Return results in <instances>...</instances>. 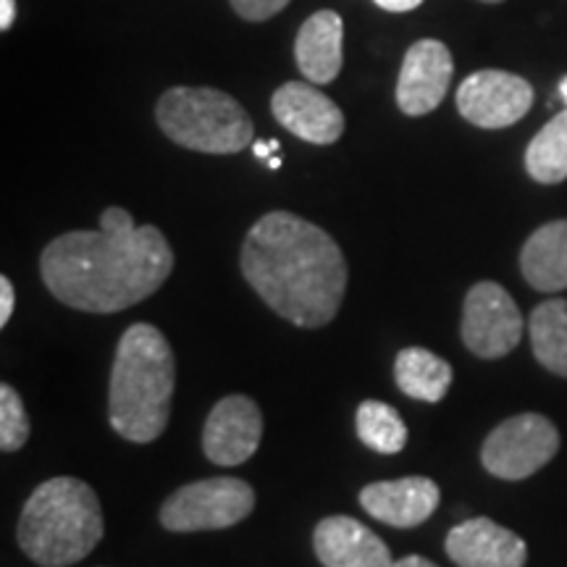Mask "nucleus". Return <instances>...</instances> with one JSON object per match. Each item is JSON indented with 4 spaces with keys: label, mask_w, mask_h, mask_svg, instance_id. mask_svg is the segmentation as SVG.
I'll list each match as a JSON object with an SVG mask.
<instances>
[{
    "label": "nucleus",
    "mask_w": 567,
    "mask_h": 567,
    "mask_svg": "<svg viewBox=\"0 0 567 567\" xmlns=\"http://www.w3.org/2000/svg\"><path fill=\"white\" fill-rule=\"evenodd\" d=\"M174 271V250L158 226H137L130 210H103L101 229L66 231L40 255V276L55 300L84 313H118L158 292Z\"/></svg>",
    "instance_id": "1"
},
{
    "label": "nucleus",
    "mask_w": 567,
    "mask_h": 567,
    "mask_svg": "<svg viewBox=\"0 0 567 567\" xmlns=\"http://www.w3.org/2000/svg\"><path fill=\"white\" fill-rule=\"evenodd\" d=\"M239 268L268 308L300 329L334 321L347 292L342 247L321 226L271 210L247 231Z\"/></svg>",
    "instance_id": "2"
},
{
    "label": "nucleus",
    "mask_w": 567,
    "mask_h": 567,
    "mask_svg": "<svg viewBox=\"0 0 567 567\" xmlns=\"http://www.w3.org/2000/svg\"><path fill=\"white\" fill-rule=\"evenodd\" d=\"M174 389L176 360L163 331L151 323L130 326L111 368V429L126 442H155L172 417Z\"/></svg>",
    "instance_id": "3"
},
{
    "label": "nucleus",
    "mask_w": 567,
    "mask_h": 567,
    "mask_svg": "<svg viewBox=\"0 0 567 567\" xmlns=\"http://www.w3.org/2000/svg\"><path fill=\"white\" fill-rule=\"evenodd\" d=\"M105 530L101 499L80 478L59 476L34 488L21 509L19 547L40 567L82 563Z\"/></svg>",
    "instance_id": "4"
},
{
    "label": "nucleus",
    "mask_w": 567,
    "mask_h": 567,
    "mask_svg": "<svg viewBox=\"0 0 567 567\" xmlns=\"http://www.w3.org/2000/svg\"><path fill=\"white\" fill-rule=\"evenodd\" d=\"M161 132L179 147L208 155L243 153L255 126L243 105L213 87H174L155 105Z\"/></svg>",
    "instance_id": "5"
},
{
    "label": "nucleus",
    "mask_w": 567,
    "mask_h": 567,
    "mask_svg": "<svg viewBox=\"0 0 567 567\" xmlns=\"http://www.w3.org/2000/svg\"><path fill=\"white\" fill-rule=\"evenodd\" d=\"M255 509V492L243 478L216 476L187 484L161 507V526L174 534L221 530L243 523Z\"/></svg>",
    "instance_id": "6"
},
{
    "label": "nucleus",
    "mask_w": 567,
    "mask_h": 567,
    "mask_svg": "<svg viewBox=\"0 0 567 567\" xmlns=\"http://www.w3.org/2000/svg\"><path fill=\"white\" fill-rule=\"evenodd\" d=\"M559 452V431L547 415L523 413L502 421L481 446V463L492 476L523 481Z\"/></svg>",
    "instance_id": "7"
},
{
    "label": "nucleus",
    "mask_w": 567,
    "mask_h": 567,
    "mask_svg": "<svg viewBox=\"0 0 567 567\" xmlns=\"http://www.w3.org/2000/svg\"><path fill=\"white\" fill-rule=\"evenodd\" d=\"M460 334L467 350L481 360L505 358L520 344L523 316L505 287L478 281L465 297Z\"/></svg>",
    "instance_id": "8"
},
{
    "label": "nucleus",
    "mask_w": 567,
    "mask_h": 567,
    "mask_svg": "<svg viewBox=\"0 0 567 567\" xmlns=\"http://www.w3.org/2000/svg\"><path fill=\"white\" fill-rule=\"evenodd\" d=\"M534 105V87L523 76L499 69L471 74L457 90V111L481 130H505L520 122Z\"/></svg>",
    "instance_id": "9"
},
{
    "label": "nucleus",
    "mask_w": 567,
    "mask_h": 567,
    "mask_svg": "<svg viewBox=\"0 0 567 567\" xmlns=\"http://www.w3.org/2000/svg\"><path fill=\"white\" fill-rule=\"evenodd\" d=\"M264 439V415L255 400L245 394L224 396L210 410L203 429V452L210 463L234 467L258 452Z\"/></svg>",
    "instance_id": "10"
},
{
    "label": "nucleus",
    "mask_w": 567,
    "mask_h": 567,
    "mask_svg": "<svg viewBox=\"0 0 567 567\" xmlns=\"http://www.w3.org/2000/svg\"><path fill=\"white\" fill-rule=\"evenodd\" d=\"M455 63L444 42L417 40L410 45L396 80V105L408 116H425L436 111L450 90Z\"/></svg>",
    "instance_id": "11"
},
{
    "label": "nucleus",
    "mask_w": 567,
    "mask_h": 567,
    "mask_svg": "<svg viewBox=\"0 0 567 567\" xmlns=\"http://www.w3.org/2000/svg\"><path fill=\"white\" fill-rule=\"evenodd\" d=\"M271 111L284 130L310 145H331L344 132V113L313 84H281L271 97Z\"/></svg>",
    "instance_id": "12"
},
{
    "label": "nucleus",
    "mask_w": 567,
    "mask_h": 567,
    "mask_svg": "<svg viewBox=\"0 0 567 567\" xmlns=\"http://www.w3.org/2000/svg\"><path fill=\"white\" fill-rule=\"evenodd\" d=\"M446 555L457 567H526L528 547L492 517H471L446 534Z\"/></svg>",
    "instance_id": "13"
},
{
    "label": "nucleus",
    "mask_w": 567,
    "mask_h": 567,
    "mask_svg": "<svg viewBox=\"0 0 567 567\" xmlns=\"http://www.w3.org/2000/svg\"><path fill=\"white\" fill-rule=\"evenodd\" d=\"M439 499H442L439 486L423 476L375 481L360 492V505L365 513L392 528L421 526L434 515Z\"/></svg>",
    "instance_id": "14"
},
{
    "label": "nucleus",
    "mask_w": 567,
    "mask_h": 567,
    "mask_svg": "<svg viewBox=\"0 0 567 567\" xmlns=\"http://www.w3.org/2000/svg\"><path fill=\"white\" fill-rule=\"evenodd\" d=\"M313 549L323 567H392V551L371 528L350 515L323 517L313 530Z\"/></svg>",
    "instance_id": "15"
},
{
    "label": "nucleus",
    "mask_w": 567,
    "mask_h": 567,
    "mask_svg": "<svg viewBox=\"0 0 567 567\" xmlns=\"http://www.w3.org/2000/svg\"><path fill=\"white\" fill-rule=\"evenodd\" d=\"M344 24L337 11H316L297 32L295 59L302 76L313 84L334 82L342 71Z\"/></svg>",
    "instance_id": "16"
},
{
    "label": "nucleus",
    "mask_w": 567,
    "mask_h": 567,
    "mask_svg": "<svg viewBox=\"0 0 567 567\" xmlns=\"http://www.w3.org/2000/svg\"><path fill=\"white\" fill-rule=\"evenodd\" d=\"M520 271L538 292L567 289V218L538 226L530 234L520 250Z\"/></svg>",
    "instance_id": "17"
},
{
    "label": "nucleus",
    "mask_w": 567,
    "mask_h": 567,
    "mask_svg": "<svg viewBox=\"0 0 567 567\" xmlns=\"http://www.w3.org/2000/svg\"><path fill=\"white\" fill-rule=\"evenodd\" d=\"M452 379V365L425 347H405L394 360V381L410 400L434 405L450 392Z\"/></svg>",
    "instance_id": "18"
},
{
    "label": "nucleus",
    "mask_w": 567,
    "mask_h": 567,
    "mask_svg": "<svg viewBox=\"0 0 567 567\" xmlns=\"http://www.w3.org/2000/svg\"><path fill=\"white\" fill-rule=\"evenodd\" d=\"M530 347L547 371L567 379V300H547L530 313Z\"/></svg>",
    "instance_id": "19"
},
{
    "label": "nucleus",
    "mask_w": 567,
    "mask_h": 567,
    "mask_svg": "<svg viewBox=\"0 0 567 567\" xmlns=\"http://www.w3.org/2000/svg\"><path fill=\"white\" fill-rule=\"evenodd\" d=\"M526 168L538 184H559L567 179V109L559 111L542 132L530 140Z\"/></svg>",
    "instance_id": "20"
},
{
    "label": "nucleus",
    "mask_w": 567,
    "mask_h": 567,
    "mask_svg": "<svg viewBox=\"0 0 567 567\" xmlns=\"http://www.w3.org/2000/svg\"><path fill=\"white\" fill-rule=\"evenodd\" d=\"M354 429H358L360 442L379 455H396L408 444V425L402 415L392 405L379 400L360 402L358 415H354Z\"/></svg>",
    "instance_id": "21"
},
{
    "label": "nucleus",
    "mask_w": 567,
    "mask_h": 567,
    "mask_svg": "<svg viewBox=\"0 0 567 567\" xmlns=\"http://www.w3.org/2000/svg\"><path fill=\"white\" fill-rule=\"evenodd\" d=\"M32 423L24 402L11 384L0 386V450L19 452L30 439Z\"/></svg>",
    "instance_id": "22"
},
{
    "label": "nucleus",
    "mask_w": 567,
    "mask_h": 567,
    "mask_svg": "<svg viewBox=\"0 0 567 567\" xmlns=\"http://www.w3.org/2000/svg\"><path fill=\"white\" fill-rule=\"evenodd\" d=\"M231 9L247 21H266L289 6V0H229Z\"/></svg>",
    "instance_id": "23"
},
{
    "label": "nucleus",
    "mask_w": 567,
    "mask_h": 567,
    "mask_svg": "<svg viewBox=\"0 0 567 567\" xmlns=\"http://www.w3.org/2000/svg\"><path fill=\"white\" fill-rule=\"evenodd\" d=\"M13 305H17V292H13V284L9 276H0V326L11 321Z\"/></svg>",
    "instance_id": "24"
},
{
    "label": "nucleus",
    "mask_w": 567,
    "mask_h": 567,
    "mask_svg": "<svg viewBox=\"0 0 567 567\" xmlns=\"http://www.w3.org/2000/svg\"><path fill=\"white\" fill-rule=\"evenodd\" d=\"M379 9L392 11V13H405V11H415L423 0H373Z\"/></svg>",
    "instance_id": "25"
},
{
    "label": "nucleus",
    "mask_w": 567,
    "mask_h": 567,
    "mask_svg": "<svg viewBox=\"0 0 567 567\" xmlns=\"http://www.w3.org/2000/svg\"><path fill=\"white\" fill-rule=\"evenodd\" d=\"M13 19H17V3L13 0H0V30L9 32Z\"/></svg>",
    "instance_id": "26"
},
{
    "label": "nucleus",
    "mask_w": 567,
    "mask_h": 567,
    "mask_svg": "<svg viewBox=\"0 0 567 567\" xmlns=\"http://www.w3.org/2000/svg\"><path fill=\"white\" fill-rule=\"evenodd\" d=\"M392 567H439L436 563H431V559H425L421 555H408L402 559H396Z\"/></svg>",
    "instance_id": "27"
},
{
    "label": "nucleus",
    "mask_w": 567,
    "mask_h": 567,
    "mask_svg": "<svg viewBox=\"0 0 567 567\" xmlns=\"http://www.w3.org/2000/svg\"><path fill=\"white\" fill-rule=\"evenodd\" d=\"M255 155H258L260 161H268L271 158V153H274V147H271V142H255Z\"/></svg>",
    "instance_id": "28"
},
{
    "label": "nucleus",
    "mask_w": 567,
    "mask_h": 567,
    "mask_svg": "<svg viewBox=\"0 0 567 567\" xmlns=\"http://www.w3.org/2000/svg\"><path fill=\"white\" fill-rule=\"evenodd\" d=\"M559 97H563L565 105H567V76H565L563 82H559Z\"/></svg>",
    "instance_id": "29"
},
{
    "label": "nucleus",
    "mask_w": 567,
    "mask_h": 567,
    "mask_svg": "<svg viewBox=\"0 0 567 567\" xmlns=\"http://www.w3.org/2000/svg\"><path fill=\"white\" fill-rule=\"evenodd\" d=\"M279 166H281V158H276V155L274 158H268V168H271V172H276Z\"/></svg>",
    "instance_id": "30"
},
{
    "label": "nucleus",
    "mask_w": 567,
    "mask_h": 567,
    "mask_svg": "<svg viewBox=\"0 0 567 567\" xmlns=\"http://www.w3.org/2000/svg\"><path fill=\"white\" fill-rule=\"evenodd\" d=\"M484 3H502V0H484Z\"/></svg>",
    "instance_id": "31"
}]
</instances>
